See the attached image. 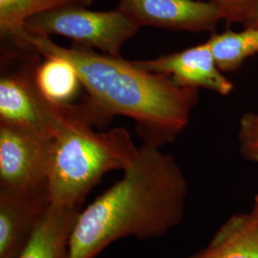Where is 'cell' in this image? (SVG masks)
Returning <instances> with one entry per match:
<instances>
[{"instance_id":"obj_1","label":"cell","mask_w":258,"mask_h":258,"mask_svg":"<svg viewBox=\"0 0 258 258\" xmlns=\"http://www.w3.org/2000/svg\"><path fill=\"white\" fill-rule=\"evenodd\" d=\"M187 180L175 158L143 144L123 176L80 212L68 258H94L117 240L166 235L184 217Z\"/></svg>"},{"instance_id":"obj_2","label":"cell","mask_w":258,"mask_h":258,"mask_svg":"<svg viewBox=\"0 0 258 258\" xmlns=\"http://www.w3.org/2000/svg\"><path fill=\"white\" fill-rule=\"evenodd\" d=\"M26 37L43 57H61L73 65L88 97L110 117L120 115L135 120L144 144L161 148L187 126L199 89L181 86L171 78L141 69L121 56L82 47L66 48L50 37L27 33Z\"/></svg>"},{"instance_id":"obj_3","label":"cell","mask_w":258,"mask_h":258,"mask_svg":"<svg viewBox=\"0 0 258 258\" xmlns=\"http://www.w3.org/2000/svg\"><path fill=\"white\" fill-rule=\"evenodd\" d=\"M112 118L87 96L73 103L52 137L48 194L52 205L81 207L85 196L112 170H125L138 154L123 127L96 132Z\"/></svg>"},{"instance_id":"obj_4","label":"cell","mask_w":258,"mask_h":258,"mask_svg":"<svg viewBox=\"0 0 258 258\" xmlns=\"http://www.w3.org/2000/svg\"><path fill=\"white\" fill-rule=\"evenodd\" d=\"M41 57L36 49L1 52L0 124L52 138L72 102H50L39 91L36 73Z\"/></svg>"},{"instance_id":"obj_5","label":"cell","mask_w":258,"mask_h":258,"mask_svg":"<svg viewBox=\"0 0 258 258\" xmlns=\"http://www.w3.org/2000/svg\"><path fill=\"white\" fill-rule=\"evenodd\" d=\"M24 29L32 36L68 37L74 41V46L97 48L103 54L121 56V47L138 33L141 26L118 8L99 12L69 6L30 18Z\"/></svg>"},{"instance_id":"obj_6","label":"cell","mask_w":258,"mask_h":258,"mask_svg":"<svg viewBox=\"0 0 258 258\" xmlns=\"http://www.w3.org/2000/svg\"><path fill=\"white\" fill-rule=\"evenodd\" d=\"M52 138L0 124V191L28 196L48 192Z\"/></svg>"},{"instance_id":"obj_7","label":"cell","mask_w":258,"mask_h":258,"mask_svg":"<svg viewBox=\"0 0 258 258\" xmlns=\"http://www.w3.org/2000/svg\"><path fill=\"white\" fill-rule=\"evenodd\" d=\"M118 9L141 27L211 32L225 19L220 6L207 0H119Z\"/></svg>"},{"instance_id":"obj_8","label":"cell","mask_w":258,"mask_h":258,"mask_svg":"<svg viewBox=\"0 0 258 258\" xmlns=\"http://www.w3.org/2000/svg\"><path fill=\"white\" fill-rule=\"evenodd\" d=\"M133 62L148 72L169 77L184 87L204 88L222 96H228L233 90V84L217 66L207 41L181 52Z\"/></svg>"},{"instance_id":"obj_9","label":"cell","mask_w":258,"mask_h":258,"mask_svg":"<svg viewBox=\"0 0 258 258\" xmlns=\"http://www.w3.org/2000/svg\"><path fill=\"white\" fill-rule=\"evenodd\" d=\"M52 203L48 192L16 196L0 191V258H19Z\"/></svg>"},{"instance_id":"obj_10","label":"cell","mask_w":258,"mask_h":258,"mask_svg":"<svg viewBox=\"0 0 258 258\" xmlns=\"http://www.w3.org/2000/svg\"><path fill=\"white\" fill-rule=\"evenodd\" d=\"M93 0H0L1 51L30 50L26 38L27 19L39 14L69 6L88 7Z\"/></svg>"},{"instance_id":"obj_11","label":"cell","mask_w":258,"mask_h":258,"mask_svg":"<svg viewBox=\"0 0 258 258\" xmlns=\"http://www.w3.org/2000/svg\"><path fill=\"white\" fill-rule=\"evenodd\" d=\"M81 207L52 205L19 258H68L69 240Z\"/></svg>"},{"instance_id":"obj_12","label":"cell","mask_w":258,"mask_h":258,"mask_svg":"<svg viewBox=\"0 0 258 258\" xmlns=\"http://www.w3.org/2000/svg\"><path fill=\"white\" fill-rule=\"evenodd\" d=\"M189 258H258V221L250 213L230 217L209 245Z\"/></svg>"},{"instance_id":"obj_13","label":"cell","mask_w":258,"mask_h":258,"mask_svg":"<svg viewBox=\"0 0 258 258\" xmlns=\"http://www.w3.org/2000/svg\"><path fill=\"white\" fill-rule=\"evenodd\" d=\"M36 80L41 94L55 103L71 102L82 86L74 66L56 56L44 57L37 67Z\"/></svg>"},{"instance_id":"obj_14","label":"cell","mask_w":258,"mask_h":258,"mask_svg":"<svg viewBox=\"0 0 258 258\" xmlns=\"http://www.w3.org/2000/svg\"><path fill=\"white\" fill-rule=\"evenodd\" d=\"M207 42L222 72L238 69L251 55L258 53V27H246L241 32L227 30L213 34Z\"/></svg>"},{"instance_id":"obj_15","label":"cell","mask_w":258,"mask_h":258,"mask_svg":"<svg viewBox=\"0 0 258 258\" xmlns=\"http://www.w3.org/2000/svg\"><path fill=\"white\" fill-rule=\"evenodd\" d=\"M240 151L247 160L258 162V113L248 112L240 119Z\"/></svg>"},{"instance_id":"obj_16","label":"cell","mask_w":258,"mask_h":258,"mask_svg":"<svg viewBox=\"0 0 258 258\" xmlns=\"http://www.w3.org/2000/svg\"><path fill=\"white\" fill-rule=\"evenodd\" d=\"M220 6L226 20L234 23L247 24L254 8L256 0H207Z\"/></svg>"},{"instance_id":"obj_17","label":"cell","mask_w":258,"mask_h":258,"mask_svg":"<svg viewBox=\"0 0 258 258\" xmlns=\"http://www.w3.org/2000/svg\"><path fill=\"white\" fill-rule=\"evenodd\" d=\"M245 26L246 27H258V0L255 1V5H254V8L251 13V16Z\"/></svg>"},{"instance_id":"obj_18","label":"cell","mask_w":258,"mask_h":258,"mask_svg":"<svg viewBox=\"0 0 258 258\" xmlns=\"http://www.w3.org/2000/svg\"><path fill=\"white\" fill-rule=\"evenodd\" d=\"M251 214L257 219L258 221V194L256 195V197H255V203H254V207H253V210H252Z\"/></svg>"}]
</instances>
